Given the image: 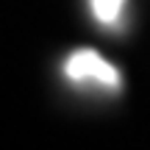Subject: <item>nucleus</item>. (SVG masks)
<instances>
[{
    "instance_id": "nucleus-1",
    "label": "nucleus",
    "mask_w": 150,
    "mask_h": 150,
    "mask_svg": "<svg viewBox=\"0 0 150 150\" xmlns=\"http://www.w3.org/2000/svg\"><path fill=\"white\" fill-rule=\"evenodd\" d=\"M64 75L72 83H100L106 89H120V72L97 50H75L64 61Z\"/></svg>"
},
{
    "instance_id": "nucleus-2",
    "label": "nucleus",
    "mask_w": 150,
    "mask_h": 150,
    "mask_svg": "<svg viewBox=\"0 0 150 150\" xmlns=\"http://www.w3.org/2000/svg\"><path fill=\"white\" fill-rule=\"evenodd\" d=\"M89 3H92V14H95V20L111 25V22L120 20V11H122L125 0H89Z\"/></svg>"
}]
</instances>
